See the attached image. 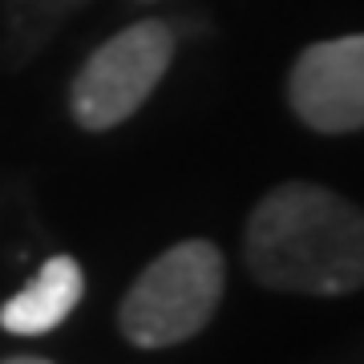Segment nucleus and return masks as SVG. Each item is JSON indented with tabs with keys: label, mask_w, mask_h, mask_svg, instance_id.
Returning a JSON list of instances; mask_svg holds the SVG:
<instances>
[{
	"label": "nucleus",
	"mask_w": 364,
	"mask_h": 364,
	"mask_svg": "<svg viewBox=\"0 0 364 364\" xmlns=\"http://www.w3.org/2000/svg\"><path fill=\"white\" fill-rule=\"evenodd\" d=\"M247 272L296 296L364 287V210L316 182H287L259 198L243 235Z\"/></svg>",
	"instance_id": "nucleus-1"
},
{
	"label": "nucleus",
	"mask_w": 364,
	"mask_h": 364,
	"mask_svg": "<svg viewBox=\"0 0 364 364\" xmlns=\"http://www.w3.org/2000/svg\"><path fill=\"white\" fill-rule=\"evenodd\" d=\"M223 255L207 239L162 251L122 299V336L138 348H170L207 328L223 299Z\"/></svg>",
	"instance_id": "nucleus-2"
},
{
	"label": "nucleus",
	"mask_w": 364,
	"mask_h": 364,
	"mask_svg": "<svg viewBox=\"0 0 364 364\" xmlns=\"http://www.w3.org/2000/svg\"><path fill=\"white\" fill-rule=\"evenodd\" d=\"M174 57V33L162 21H138L105 41L73 77V117L85 130H114L142 109Z\"/></svg>",
	"instance_id": "nucleus-3"
},
{
	"label": "nucleus",
	"mask_w": 364,
	"mask_h": 364,
	"mask_svg": "<svg viewBox=\"0 0 364 364\" xmlns=\"http://www.w3.org/2000/svg\"><path fill=\"white\" fill-rule=\"evenodd\" d=\"M287 102L316 134L364 130V33L299 53L287 77Z\"/></svg>",
	"instance_id": "nucleus-4"
},
{
	"label": "nucleus",
	"mask_w": 364,
	"mask_h": 364,
	"mask_svg": "<svg viewBox=\"0 0 364 364\" xmlns=\"http://www.w3.org/2000/svg\"><path fill=\"white\" fill-rule=\"evenodd\" d=\"M81 291H85V275L77 259L53 255L37 272V279L0 308V324L13 336H45L57 324H65V316L77 308Z\"/></svg>",
	"instance_id": "nucleus-5"
},
{
	"label": "nucleus",
	"mask_w": 364,
	"mask_h": 364,
	"mask_svg": "<svg viewBox=\"0 0 364 364\" xmlns=\"http://www.w3.org/2000/svg\"><path fill=\"white\" fill-rule=\"evenodd\" d=\"M4 364H49V360H41V356H13V360H4Z\"/></svg>",
	"instance_id": "nucleus-6"
}]
</instances>
